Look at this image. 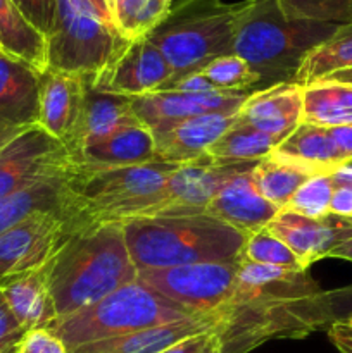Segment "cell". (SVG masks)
<instances>
[{
	"label": "cell",
	"mask_w": 352,
	"mask_h": 353,
	"mask_svg": "<svg viewBox=\"0 0 352 353\" xmlns=\"http://www.w3.org/2000/svg\"><path fill=\"white\" fill-rule=\"evenodd\" d=\"M223 353L300 340L333 324L328 295L307 271L240 261L235 293L213 314Z\"/></svg>",
	"instance_id": "6da1fadb"
},
{
	"label": "cell",
	"mask_w": 352,
	"mask_h": 353,
	"mask_svg": "<svg viewBox=\"0 0 352 353\" xmlns=\"http://www.w3.org/2000/svg\"><path fill=\"white\" fill-rule=\"evenodd\" d=\"M72 165L66 171L38 179L0 200V234L35 214H57L64 219L66 185Z\"/></svg>",
	"instance_id": "603a6c76"
},
{
	"label": "cell",
	"mask_w": 352,
	"mask_h": 353,
	"mask_svg": "<svg viewBox=\"0 0 352 353\" xmlns=\"http://www.w3.org/2000/svg\"><path fill=\"white\" fill-rule=\"evenodd\" d=\"M138 272L240 259L245 234L204 216H161L121 224Z\"/></svg>",
	"instance_id": "277c9868"
},
{
	"label": "cell",
	"mask_w": 352,
	"mask_h": 353,
	"mask_svg": "<svg viewBox=\"0 0 352 353\" xmlns=\"http://www.w3.org/2000/svg\"><path fill=\"white\" fill-rule=\"evenodd\" d=\"M200 74L216 90L226 92H254V86H261L257 72L238 55H221L213 59L200 69Z\"/></svg>",
	"instance_id": "4dcf8cb0"
},
{
	"label": "cell",
	"mask_w": 352,
	"mask_h": 353,
	"mask_svg": "<svg viewBox=\"0 0 352 353\" xmlns=\"http://www.w3.org/2000/svg\"><path fill=\"white\" fill-rule=\"evenodd\" d=\"M155 161L154 134L141 123L126 126L106 140L83 148L72 162L88 168H124Z\"/></svg>",
	"instance_id": "cb8c5ba5"
},
{
	"label": "cell",
	"mask_w": 352,
	"mask_h": 353,
	"mask_svg": "<svg viewBox=\"0 0 352 353\" xmlns=\"http://www.w3.org/2000/svg\"><path fill=\"white\" fill-rule=\"evenodd\" d=\"M12 353H69L68 347L47 327L24 331Z\"/></svg>",
	"instance_id": "e575fe53"
},
{
	"label": "cell",
	"mask_w": 352,
	"mask_h": 353,
	"mask_svg": "<svg viewBox=\"0 0 352 353\" xmlns=\"http://www.w3.org/2000/svg\"><path fill=\"white\" fill-rule=\"evenodd\" d=\"M92 2H93V6H95L97 9L102 12V16L106 17V19L109 21L113 26H116V2L117 0H92Z\"/></svg>",
	"instance_id": "bcb514c9"
},
{
	"label": "cell",
	"mask_w": 352,
	"mask_h": 353,
	"mask_svg": "<svg viewBox=\"0 0 352 353\" xmlns=\"http://www.w3.org/2000/svg\"><path fill=\"white\" fill-rule=\"evenodd\" d=\"M352 68V23L340 24L333 34L306 55L293 83L300 86Z\"/></svg>",
	"instance_id": "83f0119b"
},
{
	"label": "cell",
	"mask_w": 352,
	"mask_h": 353,
	"mask_svg": "<svg viewBox=\"0 0 352 353\" xmlns=\"http://www.w3.org/2000/svg\"><path fill=\"white\" fill-rule=\"evenodd\" d=\"M251 172L231 178L202 210L204 216L214 217L245 236L264 230L280 212L257 192Z\"/></svg>",
	"instance_id": "d6986e66"
},
{
	"label": "cell",
	"mask_w": 352,
	"mask_h": 353,
	"mask_svg": "<svg viewBox=\"0 0 352 353\" xmlns=\"http://www.w3.org/2000/svg\"><path fill=\"white\" fill-rule=\"evenodd\" d=\"M85 78L99 92L135 99L161 88L173 78V69L161 50L141 37L128 41L102 71Z\"/></svg>",
	"instance_id": "8fae6325"
},
{
	"label": "cell",
	"mask_w": 352,
	"mask_h": 353,
	"mask_svg": "<svg viewBox=\"0 0 352 353\" xmlns=\"http://www.w3.org/2000/svg\"><path fill=\"white\" fill-rule=\"evenodd\" d=\"M280 141L248 124L237 121L228 131H224L209 148L207 157L214 162H255L268 157Z\"/></svg>",
	"instance_id": "f1b7e54d"
},
{
	"label": "cell",
	"mask_w": 352,
	"mask_h": 353,
	"mask_svg": "<svg viewBox=\"0 0 352 353\" xmlns=\"http://www.w3.org/2000/svg\"><path fill=\"white\" fill-rule=\"evenodd\" d=\"M47 269L55 319L93 305L138 278L123 226L114 223L68 233Z\"/></svg>",
	"instance_id": "7a4b0ae2"
},
{
	"label": "cell",
	"mask_w": 352,
	"mask_h": 353,
	"mask_svg": "<svg viewBox=\"0 0 352 353\" xmlns=\"http://www.w3.org/2000/svg\"><path fill=\"white\" fill-rule=\"evenodd\" d=\"M238 3L178 0L166 19L147 34L173 69V78L199 72L213 59L233 54Z\"/></svg>",
	"instance_id": "8992f818"
},
{
	"label": "cell",
	"mask_w": 352,
	"mask_h": 353,
	"mask_svg": "<svg viewBox=\"0 0 352 353\" xmlns=\"http://www.w3.org/2000/svg\"><path fill=\"white\" fill-rule=\"evenodd\" d=\"M331 181H333L335 188L344 186V188H352V164L344 165V168L337 169L331 174Z\"/></svg>",
	"instance_id": "f6af8a7d"
},
{
	"label": "cell",
	"mask_w": 352,
	"mask_h": 353,
	"mask_svg": "<svg viewBox=\"0 0 352 353\" xmlns=\"http://www.w3.org/2000/svg\"><path fill=\"white\" fill-rule=\"evenodd\" d=\"M330 137L333 140L335 147L340 152L342 159L345 164L352 162V126H335L328 128Z\"/></svg>",
	"instance_id": "7bdbcfd3"
},
{
	"label": "cell",
	"mask_w": 352,
	"mask_h": 353,
	"mask_svg": "<svg viewBox=\"0 0 352 353\" xmlns=\"http://www.w3.org/2000/svg\"><path fill=\"white\" fill-rule=\"evenodd\" d=\"M24 19L45 38L50 34L55 19V0H12Z\"/></svg>",
	"instance_id": "d590c367"
},
{
	"label": "cell",
	"mask_w": 352,
	"mask_h": 353,
	"mask_svg": "<svg viewBox=\"0 0 352 353\" xmlns=\"http://www.w3.org/2000/svg\"><path fill=\"white\" fill-rule=\"evenodd\" d=\"M0 48L37 71H47V38L24 19L12 0H0Z\"/></svg>",
	"instance_id": "484cf974"
},
{
	"label": "cell",
	"mask_w": 352,
	"mask_h": 353,
	"mask_svg": "<svg viewBox=\"0 0 352 353\" xmlns=\"http://www.w3.org/2000/svg\"><path fill=\"white\" fill-rule=\"evenodd\" d=\"M0 292L24 331L47 327L57 317L48 286L47 265L6 279L0 283Z\"/></svg>",
	"instance_id": "d4e9b609"
},
{
	"label": "cell",
	"mask_w": 352,
	"mask_h": 353,
	"mask_svg": "<svg viewBox=\"0 0 352 353\" xmlns=\"http://www.w3.org/2000/svg\"><path fill=\"white\" fill-rule=\"evenodd\" d=\"M173 7V0H145L144 7L135 19L130 33V41L147 37L152 30L159 26Z\"/></svg>",
	"instance_id": "8d00e7d4"
},
{
	"label": "cell",
	"mask_w": 352,
	"mask_h": 353,
	"mask_svg": "<svg viewBox=\"0 0 352 353\" xmlns=\"http://www.w3.org/2000/svg\"><path fill=\"white\" fill-rule=\"evenodd\" d=\"M193 317H200V314L190 312L137 279L93 305L54 319L47 330H50L68 350H72L85 343Z\"/></svg>",
	"instance_id": "5b68a950"
},
{
	"label": "cell",
	"mask_w": 352,
	"mask_h": 353,
	"mask_svg": "<svg viewBox=\"0 0 352 353\" xmlns=\"http://www.w3.org/2000/svg\"><path fill=\"white\" fill-rule=\"evenodd\" d=\"M338 26L292 19L276 0H244L235 14L233 54L257 72L262 88L292 83L306 55Z\"/></svg>",
	"instance_id": "3957f363"
},
{
	"label": "cell",
	"mask_w": 352,
	"mask_h": 353,
	"mask_svg": "<svg viewBox=\"0 0 352 353\" xmlns=\"http://www.w3.org/2000/svg\"><path fill=\"white\" fill-rule=\"evenodd\" d=\"M328 81H337V83H344V85H352V68L351 69H344V71L333 72V74L326 76Z\"/></svg>",
	"instance_id": "c3c4849f"
},
{
	"label": "cell",
	"mask_w": 352,
	"mask_h": 353,
	"mask_svg": "<svg viewBox=\"0 0 352 353\" xmlns=\"http://www.w3.org/2000/svg\"><path fill=\"white\" fill-rule=\"evenodd\" d=\"M351 164H352V162H351Z\"/></svg>",
	"instance_id": "f5cc1de1"
},
{
	"label": "cell",
	"mask_w": 352,
	"mask_h": 353,
	"mask_svg": "<svg viewBox=\"0 0 352 353\" xmlns=\"http://www.w3.org/2000/svg\"><path fill=\"white\" fill-rule=\"evenodd\" d=\"M161 353H223V345L219 334L213 327L204 333L185 338Z\"/></svg>",
	"instance_id": "74e56055"
},
{
	"label": "cell",
	"mask_w": 352,
	"mask_h": 353,
	"mask_svg": "<svg viewBox=\"0 0 352 353\" xmlns=\"http://www.w3.org/2000/svg\"><path fill=\"white\" fill-rule=\"evenodd\" d=\"M349 221H351V226H352V217H349Z\"/></svg>",
	"instance_id": "f907efd6"
},
{
	"label": "cell",
	"mask_w": 352,
	"mask_h": 353,
	"mask_svg": "<svg viewBox=\"0 0 352 353\" xmlns=\"http://www.w3.org/2000/svg\"><path fill=\"white\" fill-rule=\"evenodd\" d=\"M302 123L352 126V85L320 79L302 86Z\"/></svg>",
	"instance_id": "4316f807"
},
{
	"label": "cell",
	"mask_w": 352,
	"mask_h": 353,
	"mask_svg": "<svg viewBox=\"0 0 352 353\" xmlns=\"http://www.w3.org/2000/svg\"><path fill=\"white\" fill-rule=\"evenodd\" d=\"M0 52H2V48H0Z\"/></svg>",
	"instance_id": "816d5d0a"
},
{
	"label": "cell",
	"mask_w": 352,
	"mask_h": 353,
	"mask_svg": "<svg viewBox=\"0 0 352 353\" xmlns=\"http://www.w3.org/2000/svg\"><path fill=\"white\" fill-rule=\"evenodd\" d=\"M240 261L242 257L141 271L137 279L190 312L213 316L235 293Z\"/></svg>",
	"instance_id": "ba28073f"
},
{
	"label": "cell",
	"mask_w": 352,
	"mask_h": 353,
	"mask_svg": "<svg viewBox=\"0 0 352 353\" xmlns=\"http://www.w3.org/2000/svg\"><path fill=\"white\" fill-rule=\"evenodd\" d=\"M66 236L57 214H35L0 234V283L47 265Z\"/></svg>",
	"instance_id": "7c38bea8"
},
{
	"label": "cell",
	"mask_w": 352,
	"mask_h": 353,
	"mask_svg": "<svg viewBox=\"0 0 352 353\" xmlns=\"http://www.w3.org/2000/svg\"><path fill=\"white\" fill-rule=\"evenodd\" d=\"M340 323H344V324H347L349 327H352V312L351 314H347V316L344 317V319L340 321Z\"/></svg>",
	"instance_id": "681fc988"
},
{
	"label": "cell",
	"mask_w": 352,
	"mask_h": 353,
	"mask_svg": "<svg viewBox=\"0 0 352 353\" xmlns=\"http://www.w3.org/2000/svg\"><path fill=\"white\" fill-rule=\"evenodd\" d=\"M328 338L340 353H352V327L344 323H333L328 327Z\"/></svg>",
	"instance_id": "ee69618b"
},
{
	"label": "cell",
	"mask_w": 352,
	"mask_h": 353,
	"mask_svg": "<svg viewBox=\"0 0 352 353\" xmlns=\"http://www.w3.org/2000/svg\"><path fill=\"white\" fill-rule=\"evenodd\" d=\"M126 45V38L92 0H55L54 28L47 37V69L97 74Z\"/></svg>",
	"instance_id": "52a82bcc"
},
{
	"label": "cell",
	"mask_w": 352,
	"mask_h": 353,
	"mask_svg": "<svg viewBox=\"0 0 352 353\" xmlns=\"http://www.w3.org/2000/svg\"><path fill=\"white\" fill-rule=\"evenodd\" d=\"M251 174L257 192L278 210L285 209L297 190L311 178L307 172L283 164L269 155L257 161Z\"/></svg>",
	"instance_id": "f546056e"
},
{
	"label": "cell",
	"mask_w": 352,
	"mask_h": 353,
	"mask_svg": "<svg viewBox=\"0 0 352 353\" xmlns=\"http://www.w3.org/2000/svg\"><path fill=\"white\" fill-rule=\"evenodd\" d=\"M155 92H178V93H207L216 92L213 85L204 78L200 72H192V74L179 76V78L169 79L168 83L161 86Z\"/></svg>",
	"instance_id": "ab89813d"
},
{
	"label": "cell",
	"mask_w": 352,
	"mask_h": 353,
	"mask_svg": "<svg viewBox=\"0 0 352 353\" xmlns=\"http://www.w3.org/2000/svg\"><path fill=\"white\" fill-rule=\"evenodd\" d=\"M326 295L331 314H333V323H340L347 314L352 312V285L331 290V292H326Z\"/></svg>",
	"instance_id": "b9f144b4"
},
{
	"label": "cell",
	"mask_w": 352,
	"mask_h": 353,
	"mask_svg": "<svg viewBox=\"0 0 352 353\" xmlns=\"http://www.w3.org/2000/svg\"><path fill=\"white\" fill-rule=\"evenodd\" d=\"M248 95L251 92H226V90L207 93L152 92L147 95L135 97L131 107L137 119L148 130H154L162 124L178 123L202 114L238 112Z\"/></svg>",
	"instance_id": "9a60e30c"
},
{
	"label": "cell",
	"mask_w": 352,
	"mask_h": 353,
	"mask_svg": "<svg viewBox=\"0 0 352 353\" xmlns=\"http://www.w3.org/2000/svg\"><path fill=\"white\" fill-rule=\"evenodd\" d=\"M72 164L61 141L40 126L31 128L0 150V200Z\"/></svg>",
	"instance_id": "30bf717a"
},
{
	"label": "cell",
	"mask_w": 352,
	"mask_h": 353,
	"mask_svg": "<svg viewBox=\"0 0 352 353\" xmlns=\"http://www.w3.org/2000/svg\"><path fill=\"white\" fill-rule=\"evenodd\" d=\"M269 157L293 165L311 176L333 174L347 165L335 147L328 128L300 123L289 137L280 141Z\"/></svg>",
	"instance_id": "44dd1931"
},
{
	"label": "cell",
	"mask_w": 352,
	"mask_h": 353,
	"mask_svg": "<svg viewBox=\"0 0 352 353\" xmlns=\"http://www.w3.org/2000/svg\"><path fill=\"white\" fill-rule=\"evenodd\" d=\"M335 186L331 181V174L311 176L302 186L295 192L286 210L300 214V216L321 219L330 214V202L333 196Z\"/></svg>",
	"instance_id": "836d02e7"
},
{
	"label": "cell",
	"mask_w": 352,
	"mask_h": 353,
	"mask_svg": "<svg viewBox=\"0 0 352 353\" xmlns=\"http://www.w3.org/2000/svg\"><path fill=\"white\" fill-rule=\"evenodd\" d=\"M326 259H340V261L352 262V238L338 245L337 248H333Z\"/></svg>",
	"instance_id": "7dc6e473"
},
{
	"label": "cell",
	"mask_w": 352,
	"mask_h": 353,
	"mask_svg": "<svg viewBox=\"0 0 352 353\" xmlns=\"http://www.w3.org/2000/svg\"><path fill=\"white\" fill-rule=\"evenodd\" d=\"M83 79H85V97H83L81 116L72 143L68 148L71 161L85 147L106 140L107 137L123 128L140 123L131 107L133 102L131 97L99 92L90 85L85 76Z\"/></svg>",
	"instance_id": "ffe728a7"
},
{
	"label": "cell",
	"mask_w": 352,
	"mask_h": 353,
	"mask_svg": "<svg viewBox=\"0 0 352 353\" xmlns=\"http://www.w3.org/2000/svg\"><path fill=\"white\" fill-rule=\"evenodd\" d=\"M240 257L242 261L254 262V264L306 271L300 265L299 259L292 254V250L285 243H282L278 238L273 236L266 228L245 236V243L244 248H242Z\"/></svg>",
	"instance_id": "1f68e13d"
},
{
	"label": "cell",
	"mask_w": 352,
	"mask_h": 353,
	"mask_svg": "<svg viewBox=\"0 0 352 353\" xmlns=\"http://www.w3.org/2000/svg\"><path fill=\"white\" fill-rule=\"evenodd\" d=\"M24 330L14 314L10 312L2 292H0V353H12L14 347L23 336Z\"/></svg>",
	"instance_id": "f35d334b"
},
{
	"label": "cell",
	"mask_w": 352,
	"mask_h": 353,
	"mask_svg": "<svg viewBox=\"0 0 352 353\" xmlns=\"http://www.w3.org/2000/svg\"><path fill=\"white\" fill-rule=\"evenodd\" d=\"M280 9L292 19L316 23H352V0H276Z\"/></svg>",
	"instance_id": "d6a6232c"
},
{
	"label": "cell",
	"mask_w": 352,
	"mask_h": 353,
	"mask_svg": "<svg viewBox=\"0 0 352 353\" xmlns=\"http://www.w3.org/2000/svg\"><path fill=\"white\" fill-rule=\"evenodd\" d=\"M266 230L292 250L306 271L309 265L326 259L333 248L352 238L349 217L328 214L321 219H313L286 209L280 210Z\"/></svg>",
	"instance_id": "5bb4252c"
},
{
	"label": "cell",
	"mask_w": 352,
	"mask_h": 353,
	"mask_svg": "<svg viewBox=\"0 0 352 353\" xmlns=\"http://www.w3.org/2000/svg\"><path fill=\"white\" fill-rule=\"evenodd\" d=\"M237 121L238 112H213L154 128L155 161L175 165L197 161Z\"/></svg>",
	"instance_id": "2e32d148"
},
{
	"label": "cell",
	"mask_w": 352,
	"mask_h": 353,
	"mask_svg": "<svg viewBox=\"0 0 352 353\" xmlns=\"http://www.w3.org/2000/svg\"><path fill=\"white\" fill-rule=\"evenodd\" d=\"M214 326H216V321L213 316H200L178 321V323L147 327V330L135 331L123 336L85 343L69 350V353H161L178 341L213 330Z\"/></svg>",
	"instance_id": "7402d4cb"
},
{
	"label": "cell",
	"mask_w": 352,
	"mask_h": 353,
	"mask_svg": "<svg viewBox=\"0 0 352 353\" xmlns=\"http://www.w3.org/2000/svg\"><path fill=\"white\" fill-rule=\"evenodd\" d=\"M145 0H117L116 2V26L119 30L121 37L130 41L131 28L138 12L144 7Z\"/></svg>",
	"instance_id": "60d3db41"
},
{
	"label": "cell",
	"mask_w": 352,
	"mask_h": 353,
	"mask_svg": "<svg viewBox=\"0 0 352 353\" xmlns=\"http://www.w3.org/2000/svg\"><path fill=\"white\" fill-rule=\"evenodd\" d=\"M238 121L283 141L302 123V86L292 81L254 90L238 110Z\"/></svg>",
	"instance_id": "ac0fdd59"
},
{
	"label": "cell",
	"mask_w": 352,
	"mask_h": 353,
	"mask_svg": "<svg viewBox=\"0 0 352 353\" xmlns=\"http://www.w3.org/2000/svg\"><path fill=\"white\" fill-rule=\"evenodd\" d=\"M41 72L0 52V150L38 126Z\"/></svg>",
	"instance_id": "4fadbf2b"
},
{
	"label": "cell",
	"mask_w": 352,
	"mask_h": 353,
	"mask_svg": "<svg viewBox=\"0 0 352 353\" xmlns=\"http://www.w3.org/2000/svg\"><path fill=\"white\" fill-rule=\"evenodd\" d=\"M255 162H214L204 155L188 164L178 165L164 188L159 192L148 217L199 216L214 195L235 176L254 169ZM145 217V219H148Z\"/></svg>",
	"instance_id": "9c48e42d"
},
{
	"label": "cell",
	"mask_w": 352,
	"mask_h": 353,
	"mask_svg": "<svg viewBox=\"0 0 352 353\" xmlns=\"http://www.w3.org/2000/svg\"><path fill=\"white\" fill-rule=\"evenodd\" d=\"M85 97V79L79 74L47 69L41 72L38 126L61 141L72 143Z\"/></svg>",
	"instance_id": "e0dca14e"
}]
</instances>
